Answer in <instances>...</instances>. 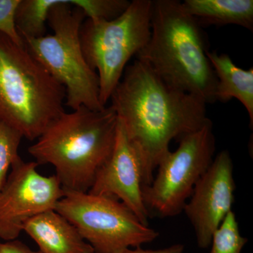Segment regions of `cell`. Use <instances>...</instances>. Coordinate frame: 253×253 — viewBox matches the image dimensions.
Here are the masks:
<instances>
[{
  "instance_id": "obj_1",
  "label": "cell",
  "mask_w": 253,
  "mask_h": 253,
  "mask_svg": "<svg viewBox=\"0 0 253 253\" xmlns=\"http://www.w3.org/2000/svg\"><path fill=\"white\" fill-rule=\"evenodd\" d=\"M110 100L139 155L143 187L152 183L171 141L211 121L204 100L169 85L137 59L126 66Z\"/></svg>"
},
{
  "instance_id": "obj_2",
  "label": "cell",
  "mask_w": 253,
  "mask_h": 253,
  "mask_svg": "<svg viewBox=\"0 0 253 253\" xmlns=\"http://www.w3.org/2000/svg\"><path fill=\"white\" fill-rule=\"evenodd\" d=\"M118 118L112 106L65 111L47 126L28 153L38 165L51 164L65 191L88 192L112 154Z\"/></svg>"
},
{
  "instance_id": "obj_3",
  "label": "cell",
  "mask_w": 253,
  "mask_h": 253,
  "mask_svg": "<svg viewBox=\"0 0 253 253\" xmlns=\"http://www.w3.org/2000/svg\"><path fill=\"white\" fill-rule=\"evenodd\" d=\"M208 51L201 25L182 1H153L151 36L136 59L169 85L212 104L217 78Z\"/></svg>"
},
{
  "instance_id": "obj_4",
  "label": "cell",
  "mask_w": 253,
  "mask_h": 253,
  "mask_svg": "<svg viewBox=\"0 0 253 253\" xmlns=\"http://www.w3.org/2000/svg\"><path fill=\"white\" fill-rule=\"evenodd\" d=\"M66 89L29 52L0 33V121L30 141L65 112Z\"/></svg>"
},
{
  "instance_id": "obj_5",
  "label": "cell",
  "mask_w": 253,
  "mask_h": 253,
  "mask_svg": "<svg viewBox=\"0 0 253 253\" xmlns=\"http://www.w3.org/2000/svg\"><path fill=\"white\" fill-rule=\"evenodd\" d=\"M86 18L84 11L71 0H54L47 21L52 35L23 38L29 52L66 89L65 105L72 109L85 106L101 110L99 80L86 62L82 49L80 32Z\"/></svg>"
},
{
  "instance_id": "obj_6",
  "label": "cell",
  "mask_w": 253,
  "mask_h": 253,
  "mask_svg": "<svg viewBox=\"0 0 253 253\" xmlns=\"http://www.w3.org/2000/svg\"><path fill=\"white\" fill-rule=\"evenodd\" d=\"M152 0H133L121 16L110 21L86 18L80 37L86 62L97 73L100 101L106 106L128 61L149 42Z\"/></svg>"
},
{
  "instance_id": "obj_7",
  "label": "cell",
  "mask_w": 253,
  "mask_h": 253,
  "mask_svg": "<svg viewBox=\"0 0 253 253\" xmlns=\"http://www.w3.org/2000/svg\"><path fill=\"white\" fill-rule=\"evenodd\" d=\"M54 210L78 229L95 253H116L141 247L159 236L123 203L112 198L65 191Z\"/></svg>"
},
{
  "instance_id": "obj_8",
  "label": "cell",
  "mask_w": 253,
  "mask_h": 253,
  "mask_svg": "<svg viewBox=\"0 0 253 253\" xmlns=\"http://www.w3.org/2000/svg\"><path fill=\"white\" fill-rule=\"evenodd\" d=\"M179 143L176 151H169L161 160L152 183L143 187V201L150 217H172L183 212L196 183L214 158L212 121Z\"/></svg>"
},
{
  "instance_id": "obj_9",
  "label": "cell",
  "mask_w": 253,
  "mask_h": 253,
  "mask_svg": "<svg viewBox=\"0 0 253 253\" xmlns=\"http://www.w3.org/2000/svg\"><path fill=\"white\" fill-rule=\"evenodd\" d=\"M36 162L18 157L0 190V239L16 240L32 218L54 210L65 191L56 175L38 171Z\"/></svg>"
},
{
  "instance_id": "obj_10",
  "label": "cell",
  "mask_w": 253,
  "mask_h": 253,
  "mask_svg": "<svg viewBox=\"0 0 253 253\" xmlns=\"http://www.w3.org/2000/svg\"><path fill=\"white\" fill-rule=\"evenodd\" d=\"M235 189L232 158L229 151L224 150L214 158L196 183L183 210L201 249L211 246L214 231L232 211Z\"/></svg>"
},
{
  "instance_id": "obj_11",
  "label": "cell",
  "mask_w": 253,
  "mask_h": 253,
  "mask_svg": "<svg viewBox=\"0 0 253 253\" xmlns=\"http://www.w3.org/2000/svg\"><path fill=\"white\" fill-rule=\"evenodd\" d=\"M140 158L118 119L112 154L101 166L88 193L118 200L134 213L144 225L150 216L142 196Z\"/></svg>"
},
{
  "instance_id": "obj_12",
  "label": "cell",
  "mask_w": 253,
  "mask_h": 253,
  "mask_svg": "<svg viewBox=\"0 0 253 253\" xmlns=\"http://www.w3.org/2000/svg\"><path fill=\"white\" fill-rule=\"evenodd\" d=\"M23 231L42 253H95L78 229L55 210L32 218L25 224Z\"/></svg>"
},
{
  "instance_id": "obj_13",
  "label": "cell",
  "mask_w": 253,
  "mask_h": 253,
  "mask_svg": "<svg viewBox=\"0 0 253 253\" xmlns=\"http://www.w3.org/2000/svg\"><path fill=\"white\" fill-rule=\"evenodd\" d=\"M208 59L217 78L214 99L227 102L231 99L239 101L249 113L250 126H253V68L238 67L230 56L207 51Z\"/></svg>"
},
{
  "instance_id": "obj_14",
  "label": "cell",
  "mask_w": 253,
  "mask_h": 253,
  "mask_svg": "<svg viewBox=\"0 0 253 253\" xmlns=\"http://www.w3.org/2000/svg\"><path fill=\"white\" fill-rule=\"evenodd\" d=\"M186 11L200 24H234L253 31V0H185Z\"/></svg>"
},
{
  "instance_id": "obj_15",
  "label": "cell",
  "mask_w": 253,
  "mask_h": 253,
  "mask_svg": "<svg viewBox=\"0 0 253 253\" xmlns=\"http://www.w3.org/2000/svg\"><path fill=\"white\" fill-rule=\"evenodd\" d=\"M248 239L241 236L235 213L231 211L213 234L211 253H241Z\"/></svg>"
},
{
  "instance_id": "obj_16",
  "label": "cell",
  "mask_w": 253,
  "mask_h": 253,
  "mask_svg": "<svg viewBox=\"0 0 253 253\" xmlns=\"http://www.w3.org/2000/svg\"><path fill=\"white\" fill-rule=\"evenodd\" d=\"M23 137L19 131L0 121V190L6 182L9 168L19 157L18 149Z\"/></svg>"
},
{
  "instance_id": "obj_17",
  "label": "cell",
  "mask_w": 253,
  "mask_h": 253,
  "mask_svg": "<svg viewBox=\"0 0 253 253\" xmlns=\"http://www.w3.org/2000/svg\"><path fill=\"white\" fill-rule=\"evenodd\" d=\"M20 0H0V33L16 44L24 45L23 39L16 29L15 14Z\"/></svg>"
},
{
  "instance_id": "obj_18",
  "label": "cell",
  "mask_w": 253,
  "mask_h": 253,
  "mask_svg": "<svg viewBox=\"0 0 253 253\" xmlns=\"http://www.w3.org/2000/svg\"><path fill=\"white\" fill-rule=\"evenodd\" d=\"M0 253H42L41 251H35L28 247L26 244L18 241H5L0 244Z\"/></svg>"
},
{
  "instance_id": "obj_19",
  "label": "cell",
  "mask_w": 253,
  "mask_h": 253,
  "mask_svg": "<svg viewBox=\"0 0 253 253\" xmlns=\"http://www.w3.org/2000/svg\"><path fill=\"white\" fill-rule=\"evenodd\" d=\"M184 246L181 244H175L166 249L161 250H143L141 247L135 248L134 249H131L130 248L124 249L118 251L116 253H184Z\"/></svg>"
},
{
  "instance_id": "obj_20",
  "label": "cell",
  "mask_w": 253,
  "mask_h": 253,
  "mask_svg": "<svg viewBox=\"0 0 253 253\" xmlns=\"http://www.w3.org/2000/svg\"><path fill=\"white\" fill-rule=\"evenodd\" d=\"M0 244H1V242H0Z\"/></svg>"
}]
</instances>
